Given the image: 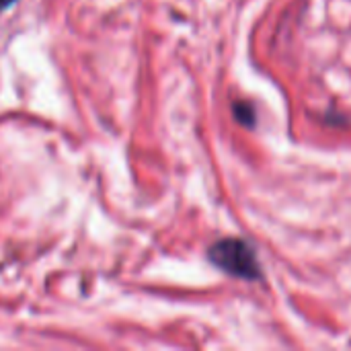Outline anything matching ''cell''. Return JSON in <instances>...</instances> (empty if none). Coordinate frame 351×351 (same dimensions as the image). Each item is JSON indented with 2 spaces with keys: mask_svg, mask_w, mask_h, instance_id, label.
Returning a JSON list of instances; mask_svg holds the SVG:
<instances>
[{
  "mask_svg": "<svg viewBox=\"0 0 351 351\" xmlns=\"http://www.w3.org/2000/svg\"><path fill=\"white\" fill-rule=\"evenodd\" d=\"M12 2H14V0H0V10H2V8H8Z\"/></svg>",
  "mask_w": 351,
  "mask_h": 351,
  "instance_id": "3",
  "label": "cell"
},
{
  "mask_svg": "<svg viewBox=\"0 0 351 351\" xmlns=\"http://www.w3.org/2000/svg\"><path fill=\"white\" fill-rule=\"evenodd\" d=\"M208 257L228 276L241 280H257L261 276L255 251L241 239H222L214 243L208 251Z\"/></svg>",
  "mask_w": 351,
  "mask_h": 351,
  "instance_id": "1",
  "label": "cell"
},
{
  "mask_svg": "<svg viewBox=\"0 0 351 351\" xmlns=\"http://www.w3.org/2000/svg\"><path fill=\"white\" fill-rule=\"evenodd\" d=\"M234 117L241 123H245V125H251L255 121V113H253V109L247 103H237L234 105Z\"/></svg>",
  "mask_w": 351,
  "mask_h": 351,
  "instance_id": "2",
  "label": "cell"
}]
</instances>
